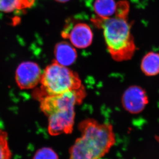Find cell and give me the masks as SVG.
Returning a JSON list of instances; mask_svg holds the SVG:
<instances>
[{
    "label": "cell",
    "mask_w": 159,
    "mask_h": 159,
    "mask_svg": "<svg viewBox=\"0 0 159 159\" xmlns=\"http://www.w3.org/2000/svg\"><path fill=\"white\" fill-rule=\"evenodd\" d=\"M81 136L69 150V159H101L109 152L116 142L112 126L99 123L91 119L80 123Z\"/></svg>",
    "instance_id": "6da1fadb"
},
{
    "label": "cell",
    "mask_w": 159,
    "mask_h": 159,
    "mask_svg": "<svg viewBox=\"0 0 159 159\" xmlns=\"http://www.w3.org/2000/svg\"><path fill=\"white\" fill-rule=\"evenodd\" d=\"M86 97L84 88L62 94L41 98L40 109L48 117V131L56 136L71 134L75 120V107Z\"/></svg>",
    "instance_id": "7a4b0ae2"
},
{
    "label": "cell",
    "mask_w": 159,
    "mask_h": 159,
    "mask_svg": "<svg viewBox=\"0 0 159 159\" xmlns=\"http://www.w3.org/2000/svg\"><path fill=\"white\" fill-rule=\"evenodd\" d=\"M91 21L95 26L102 29L107 48L113 60L123 61L131 59L136 46L127 19L95 16Z\"/></svg>",
    "instance_id": "3957f363"
},
{
    "label": "cell",
    "mask_w": 159,
    "mask_h": 159,
    "mask_svg": "<svg viewBox=\"0 0 159 159\" xmlns=\"http://www.w3.org/2000/svg\"><path fill=\"white\" fill-rule=\"evenodd\" d=\"M41 92L45 96L58 95L84 87L78 74L54 60L42 73Z\"/></svg>",
    "instance_id": "277c9868"
},
{
    "label": "cell",
    "mask_w": 159,
    "mask_h": 159,
    "mask_svg": "<svg viewBox=\"0 0 159 159\" xmlns=\"http://www.w3.org/2000/svg\"><path fill=\"white\" fill-rule=\"evenodd\" d=\"M61 36L69 39L73 47L80 49L87 48L93 42V32L90 26L85 23L69 24L62 32Z\"/></svg>",
    "instance_id": "5b68a950"
},
{
    "label": "cell",
    "mask_w": 159,
    "mask_h": 159,
    "mask_svg": "<svg viewBox=\"0 0 159 159\" xmlns=\"http://www.w3.org/2000/svg\"><path fill=\"white\" fill-rule=\"evenodd\" d=\"M42 74L40 67L35 62H23L16 71V81L21 90L31 89L40 83Z\"/></svg>",
    "instance_id": "8992f818"
},
{
    "label": "cell",
    "mask_w": 159,
    "mask_h": 159,
    "mask_svg": "<svg viewBox=\"0 0 159 159\" xmlns=\"http://www.w3.org/2000/svg\"><path fill=\"white\" fill-rule=\"evenodd\" d=\"M148 102L146 92L139 86H131L124 93L122 104L126 111L132 114H138Z\"/></svg>",
    "instance_id": "52a82bcc"
},
{
    "label": "cell",
    "mask_w": 159,
    "mask_h": 159,
    "mask_svg": "<svg viewBox=\"0 0 159 159\" xmlns=\"http://www.w3.org/2000/svg\"><path fill=\"white\" fill-rule=\"evenodd\" d=\"M54 55L56 61L65 66L73 65L77 58V53L75 48L71 44L65 41L59 42L56 45Z\"/></svg>",
    "instance_id": "ba28073f"
},
{
    "label": "cell",
    "mask_w": 159,
    "mask_h": 159,
    "mask_svg": "<svg viewBox=\"0 0 159 159\" xmlns=\"http://www.w3.org/2000/svg\"><path fill=\"white\" fill-rule=\"evenodd\" d=\"M141 68L144 74L153 76L159 73V54L153 52H149L143 58Z\"/></svg>",
    "instance_id": "9c48e42d"
},
{
    "label": "cell",
    "mask_w": 159,
    "mask_h": 159,
    "mask_svg": "<svg viewBox=\"0 0 159 159\" xmlns=\"http://www.w3.org/2000/svg\"><path fill=\"white\" fill-rule=\"evenodd\" d=\"M116 4L115 0H95L93 10L96 17L108 18L115 15Z\"/></svg>",
    "instance_id": "30bf717a"
},
{
    "label": "cell",
    "mask_w": 159,
    "mask_h": 159,
    "mask_svg": "<svg viewBox=\"0 0 159 159\" xmlns=\"http://www.w3.org/2000/svg\"><path fill=\"white\" fill-rule=\"evenodd\" d=\"M35 1L36 0H0V11L9 13L30 8Z\"/></svg>",
    "instance_id": "8fae6325"
},
{
    "label": "cell",
    "mask_w": 159,
    "mask_h": 159,
    "mask_svg": "<svg viewBox=\"0 0 159 159\" xmlns=\"http://www.w3.org/2000/svg\"><path fill=\"white\" fill-rule=\"evenodd\" d=\"M12 153L9 148L7 132L0 129V159H11Z\"/></svg>",
    "instance_id": "7c38bea8"
},
{
    "label": "cell",
    "mask_w": 159,
    "mask_h": 159,
    "mask_svg": "<svg viewBox=\"0 0 159 159\" xmlns=\"http://www.w3.org/2000/svg\"><path fill=\"white\" fill-rule=\"evenodd\" d=\"M33 159H59V158L53 149L50 147H43L36 152Z\"/></svg>",
    "instance_id": "4fadbf2b"
},
{
    "label": "cell",
    "mask_w": 159,
    "mask_h": 159,
    "mask_svg": "<svg viewBox=\"0 0 159 159\" xmlns=\"http://www.w3.org/2000/svg\"><path fill=\"white\" fill-rule=\"evenodd\" d=\"M129 11V3L126 1H121L116 4L115 16L127 19Z\"/></svg>",
    "instance_id": "5bb4252c"
},
{
    "label": "cell",
    "mask_w": 159,
    "mask_h": 159,
    "mask_svg": "<svg viewBox=\"0 0 159 159\" xmlns=\"http://www.w3.org/2000/svg\"><path fill=\"white\" fill-rule=\"evenodd\" d=\"M55 1L58 2H59V3H64L69 1L70 0H55Z\"/></svg>",
    "instance_id": "9a60e30c"
}]
</instances>
